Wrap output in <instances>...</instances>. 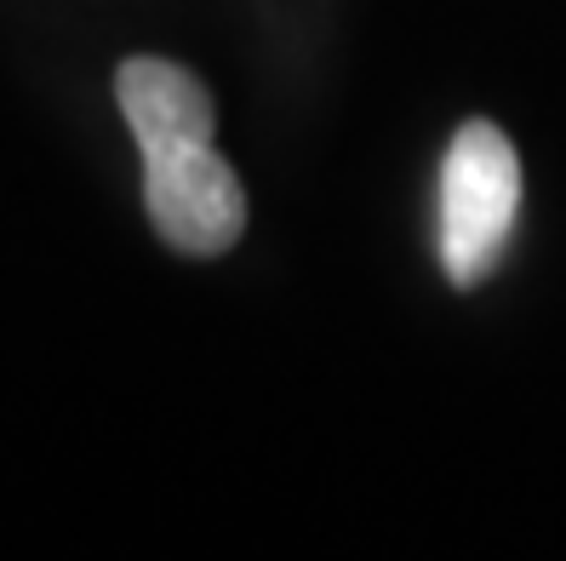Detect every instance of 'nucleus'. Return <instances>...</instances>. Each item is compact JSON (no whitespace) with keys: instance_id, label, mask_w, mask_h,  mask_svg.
<instances>
[{"instance_id":"f257e3e1","label":"nucleus","mask_w":566,"mask_h":561,"mask_svg":"<svg viewBox=\"0 0 566 561\" xmlns=\"http://www.w3.org/2000/svg\"><path fill=\"white\" fill-rule=\"evenodd\" d=\"M521 212V160L492 121H463L441 160V263L452 287H481Z\"/></svg>"},{"instance_id":"f03ea898","label":"nucleus","mask_w":566,"mask_h":561,"mask_svg":"<svg viewBox=\"0 0 566 561\" xmlns=\"http://www.w3.org/2000/svg\"><path fill=\"white\" fill-rule=\"evenodd\" d=\"M144 207L160 241L189 258H218L247 229V189L212 144L144 155Z\"/></svg>"},{"instance_id":"7ed1b4c3","label":"nucleus","mask_w":566,"mask_h":561,"mask_svg":"<svg viewBox=\"0 0 566 561\" xmlns=\"http://www.w3.org/2000/svg\"><path fill=\"white\" fill-rule=\"evenodd\" d=\"M115 97L120 115L132 126L144 155H166V149H189V144H212V92L195 81L184 63L166 58H126L115 70Z\"/></svg>"}]
</instances>
